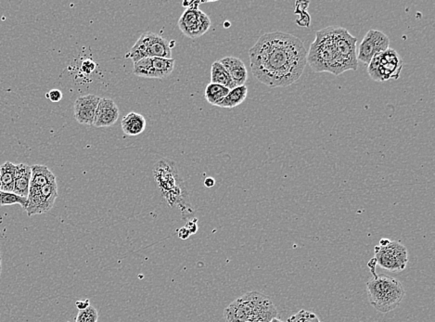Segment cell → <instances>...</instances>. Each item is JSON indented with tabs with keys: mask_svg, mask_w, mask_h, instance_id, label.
I'll return each mask as SVG.
<instances>
[{
	"mask_svg": "<svg viewBox=\"0 0 435 322\" xmlns=\"http://www.w3.org/2000/svg\"><path fill=\"white\" fill-rule=\"evenodd\" d=\"M215 180L213 178H207L206 180H204V185L207 187V188H213L215 186Z\"/></svg>",
	"mask_w": 435,
	"mask_h": 322,
	"instance_id": "33",
	"label": "cell"
},
{
	"mask_svg": "<svg viewBox=\"0 0 435 322\" xmlns=\"http://www.w3.org/2000/svg\"><path fill=\"white\" fill-rule=\"evenodd\" d=\"M356 42L346 29L329 27L316 33V39L308 51V63L317 73H331L340 75L358 67Z\"/></svg>",
	"mask_w": 435,
	"mask_h": 322,
	"instance_id": "2",
	"label": "cell"
},
{
	"mask_svg": "<svg viewBox=\"0 0 435 322\" xmlns=\"http://www.w3.org/2000/svg\"><path fill=\"white\" fill-rule=\"evenodd\" d=\"M376 261L370 260L367 266L373 275L367 283L369 302L379 312L386 314L393 311L404 299L405 291L402 283L396 278L385 274H376Z\"/></svg>",
	"mask_w": 435,
	"mask_h": 322,
	"instance_id": "4",
	"label": "cell"
},
{
	"mask_svg": "<svg viewBox=\"0 0 435 322\" xmlns=\"http://www.w3.org/2000/svg\"><path fill=\"white\" fill-rule=\"evenodd\" d=\"M32 168L25 163L16 165V178L14 183L13 193L20 197L27 199L29 187H30Z\"/></svg>",
	"mask_w": 435,
	"mask_h": 322,
	"instance_id": "15",
	"label": "cell"
},
{
	"mask_svg": "<svg viewBox=\"0 0 435 322\" xmlns=\"http://www.w3.org/2000/svg\"><path fill=\"white\" fill-rule=\"evenodd\" d=\"M0 192H1V189H0Z\"/></svg>",
	"mask_w": 435,
	"mask_h": 322,
	"instance_id": "37",
	"label": "cell"
},
{
	"mask_svg": "<svg viewBox=\"0 0 435 322\" xmlns=\"http://www.w3.org/2000/svg\"><path fill=\"white\" fill-rule=\"evenodd\" d=\"M95 69L96 63L92 60L84 61L82 63V70H83L84 74H92Z\"/></svg>",
	"mask_w": 435,
	"mask_h": 322,
	"instance_id": "29",
	"label": "cell"
},
{
	"mask_svg": "<svg viewBox=\"0 0 435 322\" xmlns=\"http://www.w3.org/2000/svg\"><path fill=\"white\" fill-rule=\"evenodd\" d=\"M211 83L221 85V86L226 87L230 90L236 87L229 73L219 61H215L212 64Z\"/></svg>",
	"mask_w": 435,
	"mask_h": 322,
	"instance_id": "19",
	"label": "cell"
},
{
	"mask_svg": "<svg viewBox=\"0 0 435 322\" xmlns=\"http://www.w3.org/2000/svg\"><path fill=\"white\" fill-rule=\"evenodd\" d=\"M247 94L248 89L245 85L241 87H236L235 89L230 90L226 98L222 99L217 106L232 109V108L237 107L239 104H241L245 101V99L247 98Z\"/></svg>",
	"mask_w": 435,
	"mask_h": 322,
	"instance_id": "21",
	"label": "cell"
},
{
	"mask_svg": "<svg viewBox=\"0 0 435 322\" xmlns=\"http://www.w3.org/2000/svg\"><path fill=\"white\" fill-rule=\"evenodd\" d=\"M32 175L30 181V187H29V192L30 190H36L51 182H55L56 177H55L53 173L49 171L48 166L42 165H34L31 166Z\"/></svg>",
	"mask_w": 435,
	"mask_h": 322,
	"instance_id": "16",
	"label": "cell"
},
{
	"mask_svg": "<svg viewBox=\"0 0 435 322\" xmlns=\"http://www.w3.org/2000/svg\"><path fill=\"white\" fill-rule=\"evenodd\" d=\"M119 119V108L111 99L101 98L94 118V127L108 128L115 125Z\"/></svg>",
	"mask_w": 435,
	"mask_h": 322,
	"instance_id": "12",
	"label": "cell"
},
{
	"mask_svg": "<svg viewBox=\"0 0 435 322\" xmlns=\"http://www.w3.org/2000/svg\"><path fill=\"white\" fill-rule=\"evenodd\" d=\"M63 92L59 89H52L49 93H46V97L52 102H59L63 99Z\"/></svg>",
	"mask_w": 435,
	"mask_h": 322,
	"instance_id": "28",
	"label": "cell"
},
{
	"mask_svg": "<svg viewBox=\"0 0 435 322\" xmlns=\"http://www.w3.org/2000/svg\"><path fill=\"white\" fill-rule=\"evenodd\" d=\"M310 4L308 1H296V13L298 16L296 19V23L302 27H308L311 23V17L309 16L308 11V7Z\"/></svg>",
	"mask_w": 435,
	"mask_h": 322,
	"instance_id": "23",
	"label": "cell"
},
{
	"mask_svg": "<svg viewBox=\"0 0 435 322\" xmlns=\"http://www.w3.org/2000/svg\"><path fill=\"white\" fill-rule=\"evenodd\" d=\"M122 130L128 136H139L144 132L146 119L142 114L131 112L127 113L122 120Z\"/></svg>",
	"mask_w": 435,
	"mask_h": 322,
	"instance_id": "17",
	"label": "cell"
},
{
	"mask_svg": "<svg viewBox=\"0 0 435 322\" xmlns=\"http://www.w3.org/2000/svg\"><path fill=\"white\" fill-rule=\"evenodd\" d=\"M227 322H270L277 318V310L267 295L247 292L225 309Z\"/></svg>",
	"mask_w": 435,
	"mask_h": 322,
	"instance_id": "3",
	"label": "cell"
},
{
	"mask_svg": "<svg viewBox=\"0 0 435 322\" xmlns=\"http://www.w3.org/2000/svg\"><path fill=\"white\" fill-rule=\"evenodd\" d=\"M1 272H2V257H1V254H0V276H1Z\"/></svg>",
	"mask_w": 435,
	"mask_h": 322,
	"instance_id": "34",
	"label": "cell"
},
{
	"mask_svg": "<svg viewBox=\"0 0 435 322\" xmlns=\"http://www.w3.org/2000/svg\"><path fill=\"white\" fill-rule=\"evenodd\" d=\"M376 264L390 272L404 271L408 262L407 248L398 242L382 239L374 248Z\"/></svg>",
	"mask_w": 435,
	"mask_h": 322,
	"instance_id": "7",
	"label": "cell"
},
{
	"mask_svg": "<svg viewBox=\"0 0 435 322\" xmlns=\"http://www.w3.org/2000/svg\"><path fill=\"white\" fill-rule=\"evenodd\" d=\"M101 98L96 95L81 96L75 101V118L81 125H93Z\"/></svg>",
	"mask_w": 435,
	"mask_h": 322,
	"instance_id": "11",
	"label": "cell"
},
{
	"mask_svg": "<svg viewBox=\"0 0 435 322\" xmlns=\"http://www.w3.org/2000/svg\"><path fill=\"white\" fill-rule=\"evenodd\" d=\"M58 197L57 181L46 184L39 190H30L25 207L28 216L41 215L53 207Z\"/></svg>",
	"mask_w": 435,
	"mask_h": 322,
	"instance_id": "8",
	"label": "cell"
},
{
	"mask_svg": "<svg viewBox=\"0 0 435 322\" xmlns=\"http://www.w3.org/2000/svg\"><path fill=\"white\" fill-rule=\"evenodd\" d=\"M147 48L148 58H172V43L159 35L145 32L141 35Z\"/></svg>",
	"mask_w": 435,
	"mask_h": 322,
	"instance_id": "13",
	"label": "cell"
},
{
	"mask_svg": "<svg viewBox=\"0 0 435 322\" xmlns=\"http://www.w3.org/2000/svg\"><path fill=\"white\" fill-rule=\"evenodd\" d=\"M253 75L270 87H286L299 80L308 51L299 38L284 32L263 35L250 49Z\"/></svg>",
	"mask_w": 435,
	"mask_h": 322,
	"instance_id": "1",
	"label": "cell"
},
{
	"mask_svg": "<svg viewBox=\"0 0 435 322\" xmlns=\"http://www.w3.org/2000/svg\"><path fill=\"white\" fill-rule=\"evenodd\" d=\"M0 189H1V180H0Z\"/></svg>",
	"mask_w": 435,
	"mask_h": 322,
	"instance_id": "36",
	"label": "cell"
},
{
	"mask_svg": "<svg viewBox=\"0 0 435 322\" xmlns=\"http://www.w3.org/2000/svg\"><path fill=\"white\" fill-rule=\"evenodd\" d=\"M185 228L189 230V233H191V235L196 233L198 230L197 219L189 221L188 223L186 224Z\"/></svg>",
	"mask_w": 435,
	"mask_h": 322,
	"instance_id": "30",
	"label": "cell"
},
{
	"mask_svg": "<svg viewBox=\"0 0 435 322\" xmlns=\"http://www.w3.org/2000/svg\"><path fill=\"white\" fill-rule=\"evenodd\" d=\"M270 322H283L282 321L279 320V318H274V320L271 321Z\"/></svg>",
	"mask_w": 435,
	"mask_h": 322,
	"instance_id": "35",
	"label": "cell"
},
{
	"mask_svg": "<svg viewBox=\"0 0 435 322\" xmlns=\"http://www.w3.org/2000/svg\"><path fill=\"white\" fill-rule=\"evenodd\" d=\"M178 25L185 36L197 38L208 31L211 26V20L203 11L198 10V8H189L178 20Z\"/></svg>",
	"mask_w": 435,
	"mask_h": 322,
	"instance_id": "10",
	"label": "cell"
},
{
	"mask_svg": "<svg viewBox=\"0 0 435 322\" xmlns=\"http://www.w3.org/2000/svg\"><path fill=\"white\" fill-rule=\"evenodd\" d=\"M390 49V38L384 32L372 29L364 37L359 46L358 61L369 66L370 61L382 52Z\"/></svg>",
	"mask_w": 435,
	"mask_h": 322,
	"instance_id": "9",
	"label": "cell"
},
{
	"mask_svg": "<svg viewBox=\"0 0 435 322\" xmlns=\"http://www.w3.org/2000/svg\"><path fill=\"white\" fill-rule=\"evenodd\" d=\"M98 320L99 314L97 310L92 306H89L87 309L80 310L78 312L75 322H98Z\"/></svg>",
	"mask_w": 435,
	"mask_h": 322,
	"instance_id": "26",
	"label": "cell"
},
{
	"mask_svg": "<svg viewBox=\"0 0 435 322\" xmlns=\"http://www.w3.org/2000/svg\"><path fill=\"white\" fill-rule=\"evenodd\" d=\"M219 61L226 68L236 87L244 86L247 81L248 72L244 61L235 57H225Z\"/></svg>",
	"mask_w": 435,
	"mask_h": 322,
	"instance_id": "14",
	"label": "cell"
},
{
	"mask_svg": "<svg viewBox=\"0 0 435 322\" xmlns=\"http://www.w3.org/2000/svg\"><path fill=\"white\" fill-rule=\"evenodd\" d=\"M230 89L226 87L221 86V85L210 83L206 89V99L210 104L217 105L222 101V99L226 98L229 94Z\"/></svg>",
	"mask_w": 435,
	"mask_h": 322,
	"instance_id": "22",
	"label": "cell"
},
{
	"mask_svg": "<svg viewBox=\"0 0 435 322\" xmlns=\"http://www.w3.org/2000/svg\"><path fill=\"white\" fill-rule=\"evenodd\" d=\"M154 178L171 206L178 204L182 207L181 203L187 204L184 201L186 196L183 194L180 184L177 185V182H179L181 180H179L175 163L168 160H163L157 163L154 168Z\"/></svg>",
	"mask_w": 435,
	"mask_h": 322,
	"instance_id": "5",
	"label": "cell"
},
{
	"mask_svg": "<svg viewBox=\"0 0 435 322\" xmlns=\"http://www.w3.org/2000/svg\"><path fill=\"white\" fill-rule=\"evenodd\" d=\"M13 204H20L25 209L27 206V199L20 197L13 192H0V206H13Z\"/></svg>",
	"mask_w": 435,
	"mask_h": 322,
	"instance_id": "25",
	"label": "cell"
},
{
	"mask_svg": "<svg viewBox=\"0 0 435 322\" xmlns=\"http://www.w3.org/2000/svg\"><path fill=\"white\" fill-rule=\"evenodd\" d=\"M153 58H144L134 63V74L140 78H151Z\"/></svg>",
	"mask_w": 435,
	"mask_h": 322,
	"instance_id": "24",
	"label": "cell"
},
{
	"mask_svg": "<svg viewBox=\"0 0 435 322\" xmlns=\"http://www.w3.org/2000/svg\"><path fill=\"white\" fill-rule=\"evenodd\" d=\"M75 304H77V307L78 309H80V310H84V309H87V307L90 306L89 299L77 301V302L75 303Z\"/></svg>",
	"mask_w": 435,
	"mask_h": 322,
	"instance_id": "32",
	"label": "cell"
},
{
	"mask_svg": "<svg viewBox=\"0 0 435 322\" xmlns=\"http://www.w3.org/2000/svg\"><path fill=\"white\" fill-rule=\"evenodd\" d=\"M177 233L178 237H179L181 240L189 239V236H191V233H189V230H187L185 227L181 228L180 230H178Z\"/></svg>",
	"mask_w": 435,
	"mask_h": 322,
	"instance_id": "31",
	"label": "cell"
},
{
	"mask_svg": "<svg viewBox=\"0 0 435 322\" xmlns=\"http://www.w3.org/2000/svg\"><path fill=\"white\" fill-rule=\"evenodd\" d=\"M16 178V165L11 162H6L0 166V180H1V192H13L14 183Z\"/></svg>",
	"mask_w": 435,
	"mask_h": 322,
	"instance_id": "20",
	"label": "cell"
},
{
	"mask_svg": "<svg viewBox=\"0 0 435 322\" xmlns=\"http://www.w3.org/2000/svg\"><path fill=\"white\" fill-rule=\"evenodd\" d=\"M404 61L398 52L393 49L376 55L367 66V73L376 82L397 80L401 75Z\"/></svg>",
	"mask_w": 435,
	"mask_h": 322,
	"instance_id": "6",
	"label": "cell"
},
{
	"mask_svg": "<svg viewBox=\"0 0 435 322\" xmlns=\"http://www.w3.org/2000/svg\"><path fill=\"white\" fill-rule=\"evenodd\" d=\"M287 322H320V318L313 312L300 310L296 315L291 316Z\"/></svg>",
	"mask_w": 435,
	"mask_h": 322,
	"instance_id": "27",
	"label": "cell"
},
{
	"mask_svg": "<svg viewBox=\"0 0 435 322\" xmlns=\"http://www.w3.org/2000/svg\"><path fill=\"white\" fill-rule=\"evenodd\" d=\"M175 68L174 58H153V70L151 78L163 79L168 78Z\"/></svg>",
	"mask_w": 435,
	"mask_h": 322,
	"instance_id": "18",
	"label": "cell"
}]
</instances>
